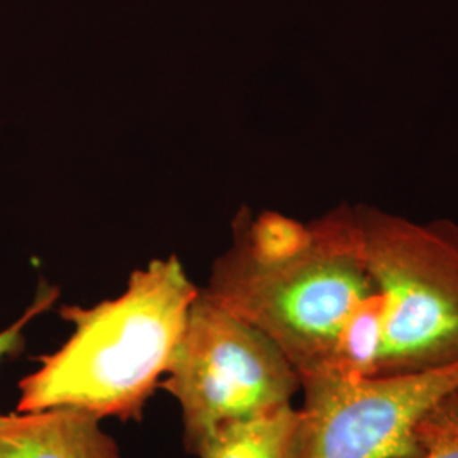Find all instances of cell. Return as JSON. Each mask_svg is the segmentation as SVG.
I'll return each mask as SVG.
<instances>
[{
	"mask_svg": "<svg viewBox=\"0 0 458 458\" xmlns=\"http://www.w3.org/2000/svg\"><path fill=\"white\" fill-rule=\"evenodd\" d=\"M199 291L172 255L134 270L114 299L64 306L60 316L73 333L19 382L16 412L73 408L98 420L141 421Z\"/></svg>",
	"mask_w": 458,
	"mask_h": 458,
	"instance_id": "obj_2",
	"label": "cell"
},
{
	"mask_svg": "<svg viewBox=\"0 0 458 458\" xmlns=\"http://www.w3.org/2000/svg\"><path fill=\"white\" fill-rule=\"evenodd\" d=\"M414 440L420 446L414 458H458V389L426 411L414 428Z\"/></svg>",
	"mask_w": 458,
	"mask_h": 458,
	"instance_id": "obj_9",
	"label": "cell"
},
{
	"mask_svg": "<svg viewBox=\"0 0 458 458\" xmlns=\"http://www.w3.org/2000/svg\"><path fill=\"white\" fill-rule=\"evenodd\" d=\"M164 380L182 410L183 446H197L216 426L293 404L301 391L294 365L259 327L199 291Z\"/></svg>",
	"mask_w": 458,
	"mask_h": 458,
	"instance_id": "obj_4",
	"label": "cell"
},
{
	"mask_svg": "<svg viewBox=\"0 0 458 458\" xmlns=\"http://www.w3.org/2000/svg\"><path fill=\"white\" fill-rule=\"evenodd\" d=\"M384 295L374 289L350 312L338 335L327 372L333 376L360 380L376 377L384 346Z\"/></svg>",
	"mask_w": 458,
	"mask_h": 458,
	"instance_id": "obj_8",
	"label": "cell"
},
{
	"mask_svg": "<svg viewBox=\"0 0 458 458\" xmlns=\"http://www.w3.org/2000/svg\"><path fill=\"white\" fill-rule=\"evenodd\" d=\"M363 262L386 301L377 376L458 363V225L355 206Z\"/></svg>",
	"mask_w": 458,
	"mask_h": 458,
	"instance_id": "obj_3",
	"label": "cell"
},
{
	"mask_svg": "<svg viewBox=\"0 0 458 458\" xmlns=\"http://www.w3.org/2000/svg\"><path fill=\"white\" fill-rule=\"evenodd\" d=\"M0 458H121L98 416L73 408L0 414Z\"/></svg>",
	"mask_w": 458,
	"mask_h": 458,
	"instance_id": "obj_6",
	"label": "cell"
},
{
	"mask_svg": "<svg viewBox=\"0 0 458 458\" xmlns=\"http://www.w3.org/2000/svg\"><path fill=\"white\" fill-rule=\"evenodd\" d=\"M458 389V363L437 370L348 380L301 378L304 403L299 458H414V428L445 394Z\"/></svg>",
	"mask_w": 458,
	"mask_h": 458,
	"instance_id": "obj_5",
	"label": "cell"
},
{
	"mask_svg": "<svg viewBox=\"0 0 458 458\" xmlns=\"http://www.w3.org/2000/svg\"><path fill=\"white\" fill-rule=\"evenodd\" d=\"M301 410L285 404L216 426L197 446V458H299Z\"/></svg>",
	"mask_w": 458,
	"mask_h": 458,
	"instance_id": "obj_7",
	"label": "cell"
},
{
	"mask_svg": "<svg viewBox=\"0 0 458 458\" xmlns=\"http://www.w3.org/2000/svg\"><path fill=\"white\" fill-rule=\"evenodd\" d=\"M233 236L202 293L272 338L301 378L327 372L344 321L374 289L355 206L312 223L242 211Z\"/></svg>",
	"mask_w": 458,
	"mask_h": 458,
	"instance_id": "obj_1",
	"label": "cell"
},
{
	"mask_svg": "<svg viewBox=\"0 0 458 458\" xmlns=\"http://www.w3.org/2000/svg\"><path fill=\"white\" fill-rule=\"evenodd\" d=\"M58 295H60V291L56 287L48 285V284L39 285L33 304L11 327L0 331V361L4 360L5 357H16L19 353H22V350L26 346L24 329L39 314L48 311L49 308L56 302Z\"/></svg>",
	"mask_w": 458,
	"mask_h": 458,
	"instance_id": "obj_10",
	"label": "cell"
}]
</instances>
